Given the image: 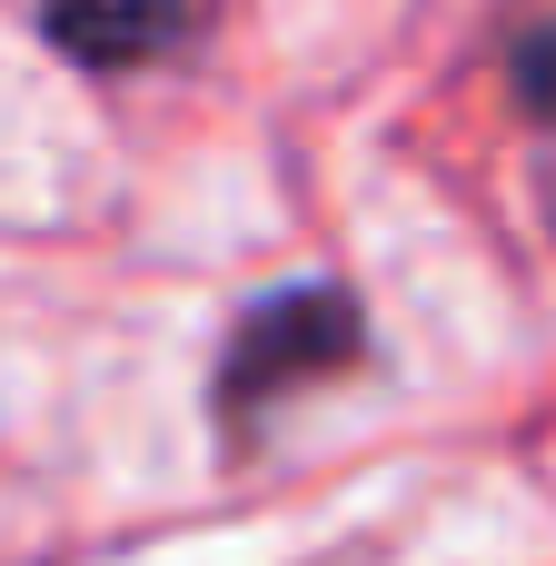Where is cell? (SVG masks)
<instances>
[{"instance_id":"cell-2","label":"cell","mask_w":556,"mask_h":566,"mask_svg":"<svg viewBox=\"0 0 556 566\" xmlns=\"http://www.w3.org/2000/svg\"><path fill=\"white\" fill-rule=\"evenodd\" d=\"M40 30L80 70H129L179 40V0H40Z\"/></svg>"},{"instance_id":"cell-1","label":"cell","mask_w":556,"mask_h":566,"mask_svg":"<svg viewBox=\"0 0 556 566\" xmlns=\"http://www.w3.org/2000/svg\"><path fill=\"white\" fill-rule=\"evenodd\" d=\"M358 348H368V318H358L348 289H318V279H308V289H279V298H259V308L229 328V358H219V418L249 428V418H269L289 388L338 378Z\"/></svg>"},{"instance_id":"cell-3","label":"cell","mask_w":556,"mask_h":566,"mask_svg":"<svg viewBox=\"0 0 556 566\" xmlns=\"http://www.w3.org/2000/svg\"><path fill=\"white\" fill-rule=\"evenodd\" d=\"M507 80H517V99H527L537 119H556V20H537V30L517 40V60H507Z\"/></svg>"}]
</instances>
